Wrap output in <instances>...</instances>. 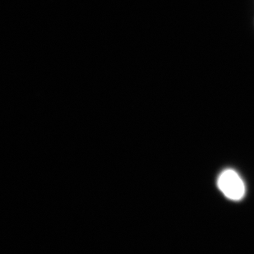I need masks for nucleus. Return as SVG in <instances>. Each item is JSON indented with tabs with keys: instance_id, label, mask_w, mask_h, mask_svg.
<instances>
[{
	"instance_id": "1",
	"label": "nucleus",
	"mask_w": 254,
	"mask_h": 254,
	"mask_svg": "<svg viewBox=\"0 0 254 254\" xmlns=\"http://www.w3.org/2000/svg\"><path fill=\"white\" fill-rule=\"evenodd\" d=\"M218 187L226 197L238 201L245 196V184L235 170H226L219 177Z\"/></svg>"
}]
</instances>
